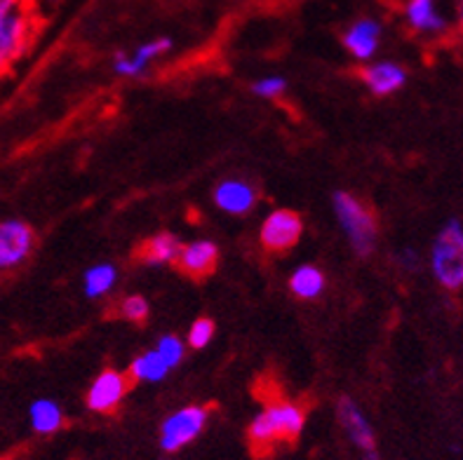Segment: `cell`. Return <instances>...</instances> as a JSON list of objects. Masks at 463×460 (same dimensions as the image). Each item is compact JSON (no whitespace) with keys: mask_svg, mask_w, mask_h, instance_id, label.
<instances>
[{"mask_svg":"<svg viewBox=\"0 0 463 460\" xmlns=\"http://www.w3.org/2000/svg\"><path fill=\"white\" fill-rule=\"evenodd\" d=\"M207 420H210L207 407L188 404V407L176 408L175 414H170L163 423H160V449H163L165 454H176V451H182L184 446L194 444L195 439L203 435Z\"/></svg>","mask_w":463,"mask_h":460,"instance_id":"5","label":"cell"},{"mask_svg":"<svg viewBox=\"0 0 463 460\" xmlns=\"http://www.w3.org/2000/svg\"><path fill=\"white\" fill-rule=\"evenodd\" d=\"M38 33L35 0H26L0 22V76L22 57Z\"/></svg>","mask_w":463,"mask_h":460,"instance_id":"4","label":"cell"},{"mask_svg":"<svg viewBox=\"0 0 463 460\" xmlns=\"http://www.w3.org/2000/svg\"><path fill=\"white\" fill-rule=\"evenodd\" d=\"M405 19L417 33H442L447 29V19L438 12L435 0H407Z\"/></svg>","mask_w":463,"mask_h":460,"instance_id":"17","label":"cell"},{"mask_svg":"<svg viewBox=\"0 0 463 460\" xmlns=\"http://www.w3.org/2000/svg\"><path fill=\"white\" fill-rule=\"evenodd\" d=\"M118 268L113 263L109 261H101V263H94L85 270L82 275V294L90 298V301H99V298L109 296V294L116 289L118 285Z\"/></svg>","mask_w":463,"mask_h":460,"instance_id":"19","label":"cell"},{"mask_svg":"<svg viewBox=\"0 0 463 460\" xmlns=\"http://www.w3.org/2000/svg\"><path fill=\"white\" fill-rule=\"evenodd\" d=\"M22 3H26V0H0V22L5 17H10L12 12L17 10Z\"/></svg>","mask_w":463,"mask_h":460,"instance_id":"26","label":"cell"},{"mask_svg":"<svg viewBox=\"0 0 463 460\" xmlns=\"http://www.w3.org/2000/svg\"><path fill=\"white\" fill-rule=\"evenodd\" d=\"M212 200L217 204V210H222L223 214L231 216H245L257 207V188L245 179H238V176H229V179H222L214 186L212 192Z\"/></svg>","mask_w":463,"mask_h":460,"instance_id":"10","label":"cell"},{"mask_svg":"<svg viewBox=\"0 0 463 460\" xmlns=\"http://www.w3.org/2000/svg\"><path fill=\"white\" fill-rule=\"evenodd\" d=\"M129 388V376L118 369H104L99 376H94L90 383L85 404L94 414H111L123 404Z\"/></svg>","mask_w":463,"mask_h":460,"instance_id":"9","label":"cell"},{"mask_svg":"<svg viewBox=\"0 0 463 460\" xmlns=\"http://www.w3.org/2000/svg\"><path fill=\"white\" fill-rule=\"evenodd\" d=\"M430 273L447 292L463 289V223L449 219L430 245Z\"/></svg>","mask_w":463,"mask_h":460,"instance_id":"3","label":"cell"},{"mask_svg":"<svg viewBox=\"0 0 463 460\" xmlns=\"http://www.w3.org/2000/svg\"><path fill=\"white\" fill-rule=\"evenodd\" d=\"M379 41H382V23L370 17L358 19V22L351 23L346 33H344V47L351 52L353 59L364 61V64L376 54Z\"/></svg>","mask_w":463,"mask_h":460,"instance_id":"14","label":"cell"},{"mask_svg":"<svg viewBox=\"0 0 463 460\" xmlns=\"http://www.w3.org/2000/svg\"><path fill=\"white\" fill-rule=\"evenodd\" d=\"M332 210L353 251L360 257H370L379 242V223L370 207L348 191H336L332 195Z\"/></svg>","mask_w":463,"mask_h":460,"instance_id":"2","label":"cell"},{"mask_svg":"<svg viewBox=\"0 0 463 460\" xmlns=\"http://www.w3.org/2000/svg\"><path fill=\"white\" fill-rule=\"evenodd\" d=\"M395 261H398L400 268L407 270V273H414V270L421 266V257H419V251L411 249V247H407V249H400L398 254H395Z\"/></svg>","mask_w":463,"mask_h":460,"instance_id":"25","label":"cell"},{"mask_svg":"<svg viewBox=\"0 0 463 460\" xmlns=\"http://www.w3.org/2000/svg\"><path fill=\"white\" fill-rule=\"evenodd\" d=\"M252 92L254 97L264 101H276L280 97H285L288 92V80L282 76H266V78H259L257 82L252 85Z\"/></svg>","mask_w":463,"mask_h":460,"instance_id":"24","label":"cell"},{"mask_svg":"<svg viewBox=\"0 0 463 460\" xmlns=\"http://www.w3.org/2000/svg\"><path fill=\"white\" fill-rule=\"evenodd\" d=\"M289 292L294 294L301 301H316L325 294V286H327V277L317 266L313 263H301L289 275Z\"/></svg>","mask_w":463,"mask_h":460,"instance_id":"16","label":"cell"},{"mask_svg":"<svg viewBox=\"0 0 463 460\" xmlns=\"http://www.w3.org/2000/svg\"><path fill=\"white\" fill-rule=\"evenodd\" d=\"M336 420H339L341 430L346 432V437L358 449L363 460H383L379 455V446H376V435L372 427L370 418L364 416L360 404L353 397H339L336 402Z\"/></svg>","mask_w":463,"mask_h":460,"instance_id":"6","label":"cell"},{"mask_svg":"<svg viewBox=\"0 0 463 460\" xmlns=\"http://www.w3.org/2000/svg\"><path fill=\"white\" fill-rule=\"evenodd\" d=\"M182 247V239L175 233H158L139 247L137 257L144 266H153V268L156 266H172V263L179 261Z\"/></svg>","mask_w":463,"mask_h":460,"instance_id":"15","label":"cell"},{"mask_svg":"<svg viewBox=\"0 0 463 460\" xmlns=\"http://www.w3.org/2000/svg\"><path fill=\"white\" fill-rule=\"evenodd\" d=\"M306 408L292 399L269 402L250 423V439L254 446H273L278 442H292L304 432Z\"/></svg>","mask_w":463,"mask_h":460,"instance_id":"1","label":"cell"},{"mask_svg":"<svg viewBox=\"0 0 463 460\" xmlns=\"http://www.w3.org/2000/svg\"><path fill=\"white\" fill-rule=\"evenodd\" d=\"M172 50L170 38H156V41H148L144 45H139L132 54L118 52L113 57V70H116L120 78H139L146 73L148 66L156 61L158 57H163L165 52Z\"/></svg>","mask_w":463,"mask_h":460,"instance_id":"11","label":"cell"},{"mask_svg":"<svg viewBox=\"0 0 463 460\" xmlns=\"http://www.w3.org/2000/svg\"><path fill=\"white\" fill-rule=\"evenodd\" d=\"M29 423L35 435H43V437L54 435L64 427V408L50 397H41V399L31 402Z\"/></svg>","mask_w":463,"mask_h":460,"instance_id":"18","label":"cell"},{"mask_svg":"<svg viewBox=\"0 0 463 460\" xmlns=\"http://www.w3.org/2000/svg\"><path fill=\"white\" fill-rule=\"evenodd\" d=\"M360 78L374 97H391L405 88L407 70L395 61H374L360 70Z\"/></svg>","mask_w":463,"mask_h":460,"instance_id":"12","label":"cell"},{"mask_svg":"<svg viewBox=\"0 0 463 460\" xmlns=\"http://www.w3.org/2000/svg\"><path fill=\"white\" fill-rule=\"evenodd\" d=\"M186 341L179 336H175V333H165V336L158 338V343H156V352L160 355V360L172 369H176L179 364L184 361V357H186Z\"/></svg>","mask_w":463,"mask_h":460,"instance_id":"21","label":"cell"},{"mask_svg":"<svg viewBox=\"0 0 463 460\" xmlns=\"http://www.w3.org/2000/svg\"><path fill=\"white\" fill-rule=\"evenodd\" d=\"M118 313H120V317H123V320L141 324V322L148 320L151 305H148V301L141 296V294H129V296H125L123 301H120V305H118Z\"/></svg>","mask_w":463,"mask_h":460,"instance_id":"22","label":"cell"},{"mask_svg":"<svg viewBox=\"0 0 463 460\" xmlns=\"http://www.w3.org/2000/svg\"><path fill=\"white\" fill-rule=\"evenodd\" d=\"M33 228L22 219L0 221V273L19 268L33 254Z\"/></svg>","mask_w":463,"mask_h":460,"instance_id":"8","label":"cell"},{"mask_svg":"<svg viewBox=\"0 0 463 460\" xmlns=\"http://www.w3.org/2000/svg\"><path fill=\"white\" fill-rule=\"evenodd\" d=\"M219 263V245L212 242V239H194V242H186L182 247V254H179V261L176 266L182 268V273H186L188 277H205L212 270L217 268Z\"/></svg>","mask_w":463,"mask_h":460,"instance_id":"13","label":"cell"},{"mask_svg":"<svg viewBox=\"0 0 463 460\" xmlns=\"http://www.w3.org/2000/svg\"><path fill=\"white\" fill-rule=\"evenodd\" d=\"M170 367L160 360V355L156 350H146L132 360L128 369L129 380H137V383H160V380L167 379Z\"/></svg>","mask_w":463,"mask_h":460,"instance_id":"20","label":"cell"},{"mask_svg":"<svg viewBox=\"0 0 463 460\" xmlns=\"http://www.w3.org/2000/svg\"><path fill=\"white\" fill-rule=\"evenodd\" d=\"M458 26H461V31H463V0L458 3Z\"/></svg>","mask_w":463,"mask_h":460,"instance_id":"27","label":"cell"},{"mask_svg":"<svg viewBox=\"0 0 463 460\" xmlns=\"http://www.w3.org/2000/svg\"><path fill=\"white\" fill-rule=\"evenodd\" d=\"M304 235V219L294 210H273L264 216L259 226V242L270 254H282L297 247V242Z\"/></svg>","mask_w":463,"mask_h":460,"instance_id":"7","label":"cell"},{"mask_svg":"<svg viewBox=\"0 0 463 460\" xmlns=\"http://www.w3.org/2000/svg\"><path fill=\"white\" fill-rule=\"evenodd\" d=\"M214 332H217V326L210 317H198V320L191 324L186 336V345L194 350H203L212 343V338H214Z\"/></svg>","mask_w":463,"mask_h":460,"instance_id":"23","label":"cell"}]
</instances>
